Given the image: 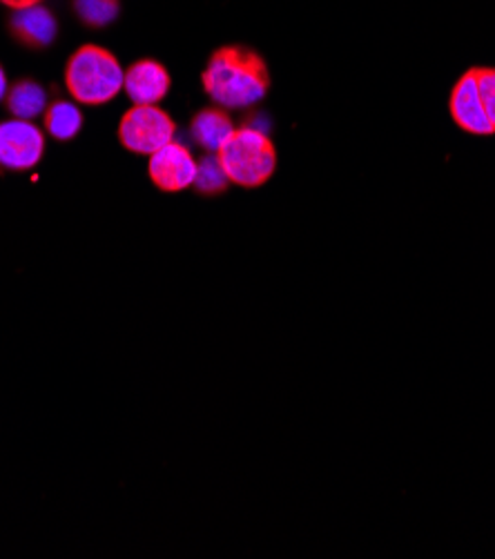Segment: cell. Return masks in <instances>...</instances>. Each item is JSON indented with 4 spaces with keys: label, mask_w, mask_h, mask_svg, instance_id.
<instances>
[{
    "label": "cell",
    "mask_w": 495,
    "mask_h": 559,
    "mask_svg": "<svg viewBox=\"0 0 495 559\" xmlns=\"http://www.w3.org/2000/svg\"><path fill=\"white\" fill-rule=\"evenodd\" d=\"M235 123L224 107H203L199 115L190 121V136L197 145H201L205 152L216 154L222 145L231 139L235 132Z\"/></svg>",
    "instance_id": "obj_10"
},
{
    "label": "cell",
    "mask_w": 495,
    "mask_h": 559,
    "mask_svg": "<svg viewBox=\"0 0 495 559\" xmlns=\"http://www.w3.org/2000/svg\"><path fill=\"white\" fill-rule=\"evenodd\" d=\"M216 156L231 183L248 190L266 186L278 170V152L270 136L257 128H237Z\"/></svg>",
    "instance_id": "obj_3"
},
{
    "label": "cell",
    "mask_w": 495,
    "mask_h": 559,
    "mask_svg": "<svg viewBox=\"0 0 495 559\" xmlns=\"http://www.w3.org/2000/svg\"><path fill=\"white\" fill-rule=\"evenodd\" d=\"M177 123L168 111L158 105H132L121 123H119V141L132 154L152 156L163 145L175 141Z\"/></svg>",
    "instance_id": "obj_4"
},
{
    "label": "cell",
    "mask_w": 495,
    "mask_h": 559,
    "mask_svg": "<svg viewBox=\"0 0 495 559\" xmlns=\"http://www.w3.org/2000/svg\"><path fill=\"white\" fill-rule=\"evenodd\" d=\"M0 3L8 5L10 10H27V8H34V5H40L43 0H0Z\"/></svg>",
    "instance_id": "obj_16"
},
{
    "label": "cell",
    "mask_w": 495,
    "mask_h": 559,
    "mask_svg": "<svg viewBox=\"0 0 495 559\" xmlns=\"http://www.w3.org/2000/svg\"><path fill=\"white\" fill-rule=\"evenodd\" d=\"M43 123H45V130L49 136L66 143V141H72L81 132L83 111L79 109L76 103L57 100V103L47 105L45 115H43Z\"/></svg>",
    "instance_id": "obj_12"
},
{
    "label": "cell",
    "mask_w": 495,
    "mask_h": 559,
    "mask_svg": "<svg viewBox=\"0 0 495 559\" xmlns=\"http://www.w3.org/2000/svg\"><path fill=\"white\" fill-rule=\"evenodd\" d=\"M43 152L45 136L32 121L12 119L0 123V167L27 173L40 163Z\"/></svg>",
    "instance_id": "obj_5"
},
{
    "label": "cell",
    "mask_w": 495,
    "mask_h": 559,
    "mask_svg": "<svg viewBox=\"0 0 495 559\" xmlns=\"http://www.w3.org/2000/svg\"><path fill=\"white\" fill-rule=\"evenodd\" d=\"M192 186L203 197H216V194L228 190L231 179L216 154L208 152L201 160H197V177H195Z\"/></svg>",
    "instance_id": "obj_13"
},
{
    "label": "cell",
    "mask_w": 495,
    "mask_h": 559,
    "mask_svg": "<svg viewBox=\"0 0 495 559\" xmlns=\"http://www.w3.org/2000/svg\"><path fill=\"white\" fill-rule=\"evenodd\" d=\"M201 83L214 105L224 109H248L266 98L270 72L263 56L255 49L226 45L212 51Z\"/></svg>",
    "instance_id": "obj_1"
},
{
    "label": "cell",
    "mask_w": 495,
    "mask_h": 559,
    "mask_svg": "<svg viewBox=\"0 0 495 559\" xmlns=\"http://www.w3.org/2000/svg\"><path fill=\"white\" fill-rule=\"evenodd\" d=\"M170 85V72L154 59H141L123 74V90L134 105H158L168 96Z\"/></svg>",
    "instance_id": "obj_8"
},
{
    "label": "cell",
    "mask_w": 495,
    "mask_h": 559,
    "mask_svg": "<svg viewBox=\"0 0 495 559\" xmlns=\"http://www.w3.org/2000/svg\"><path fill=\"white\" fill-rule=\"evenodd\" d=\"M148 175L161 192H184L195 183L197 160L184 143H168L150 156Z\"/></svg>",
    "instance_id": "obj_6"
},
{
    "label": "cell",
    "mask_w": 495,
    "mask_h": 559,
    "mask_svg": "<svg viewBox=\"0 0 495 559\" xmlns=\"http://www.w3.org/2000/svg\"><path fill=\"white\" fill-rule=\"evenodd\" d=\"M74 12L87 27L113 25L121 12L119 0H74Z\"/></svg>",
    "instance_id": "obj_14"
},
{
    "label": "cell",
    "mask_w": 495,
    "mask_h": 559,
    "mask_svg": "<svg viewBox=\"0 0 495 559\" xmlns=\"http://www.w3.org/2000/svg\"><path fill=\"white\" fill-rule=\"evenodd\" d=\"M473 74L486 117L495 128V68H473Z\"/></svg>",
    "instance_id": "obj_15"
},
{
    "label": "cell",
    "mask_w": 495,
    "mask_h": 559,
    "mask_svg": "<svg viewBox=\"0 0 495 559\" xmlns=\"http://www.w3.org/2000/svg\"><path fill=\"white\" fill-rule=\"evenodd\" d=\"M10 32L21 45L30 49H45L57 40L59 23L49 10H45L43 5H34L27 10H16L12 14Z\"/></svg>",
    "instance_id": "obj_9"
},
{
    "label": "cell",
    "mask_w": 495,
    "mask_h": 559,
    "mask_svg": "<svg viewBox=\"0 0 495 559\" xmlns=\"http://www.w3.org/2000/svg\"><path fill=\"white\" fill-rule=\"evenodd\" d=\"M5 103H8V109L14 119L34 121L36 117L45 115L47 90L32 79H23L8 90Z\"/></svg>",
    "instance_id": "obj_11"
},
{
    "label": "cell",
    "mask_w": 495,
    "mask_h": 559,
    "mask_svg": "<svg viewBox=\"0 0 495 559\" xmlns=\"http://www.w3.org/2000/svg\"><path fill=\"white\" fill-rule=\"evenodd\" d=\"M8 74H5V70H3V66H0V100H3L5 96H8Z\"/></svg>",
    "instance_id": "obj_17"
},
{
    "label": "cell",
    "mask_w": 495,
    "mask_h": 559,
    "mask_svg": "<svg viewBox=\"0 0 495 559\" xmlns=\"http://www.w3.org/2000/svg\"><path fill=\"white\" fill-rule=\"evenodd\" d=\"M123 68L117 56L98 45L79 47L66 66V87L81 105H105L123 90Z\"/></svg>",
    "instance_id": "obj_2"
},
{
    "label": "cell",
    "mask_w": 495,
    "mask_h": 559,
    "mask_svg": "<svg viewBox=\"0 0 495 559\" xmlns=\"http://www.w3.org/2000/svg\"><path fill=\"white\" fill-rule=\"evenodd\" d=\"M449 111L451 119L456 121V126L473 136H491L495 134V128L491 123V119L486 117L484 105L480 100V92H478V83H475V74L473 70L464 72L458 83L451 90V98H449Z\"/></svg>",
    "instance_id": "obj_7"
}]
</instances>
